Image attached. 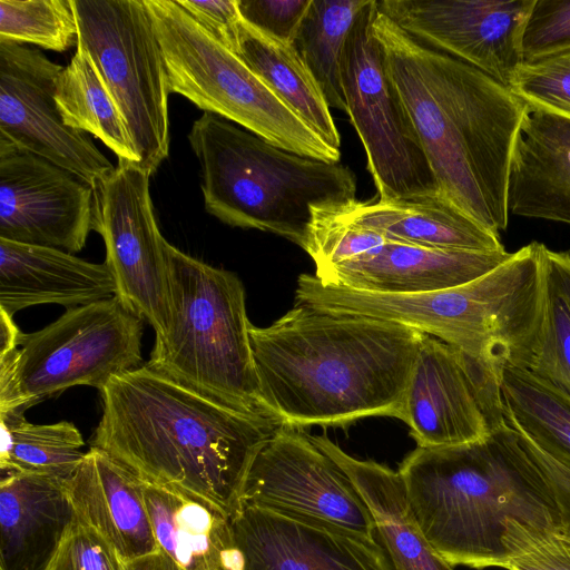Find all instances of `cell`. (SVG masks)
<instances>
[{
    "label": "cell",
    "instance_id": "obj_25",
    "mask_svg": "<svg viewBox=\"0 0 570 570\" xmlns=\"http://www.w3.org/2000/svg\"><path fill=\"white\" fill-rule=\"evenodd\" d=\"M145 501L159 550L184 570H239L232 517L177 488L146 482Z\"/></svg>",
    "mask_w": 570,
    "mask_h": 570
},
{
    "label": "cell",
    "instance_id": "obj_18",
    "mask_svg": "<svg viewBox=\"0 0 570 570\" xmlns=\"http://www.w3.org/2000/svg\"><path fill=\"white\" fill-rule=\"evenodd\" d=\"M239 570H394L377 539L239 505L232 517Z\"/></svg>",
    "mask_w": 570,
    "mask_h": 570
},
{
    "label": "cell",
    "instance_id": "obj_7",
    "mask_svg": "<svg viewBox=\"0 0 570 570\" xmlns=\"http://www.w3.org/2000/svg\"><path fill=\"white\" fill-rule=\"evenodd\" d=\"M160 45L169 91L301 156L340 161L228 47L177 0H144Z\"/></svg>",
    "mask_w": 570,
    "mask_h": 570
},
{
    "label": "cell",
    "instance_id": "obj_8",
    "mask_svg": "<svg viewBox=\"0 0 570 570\" xmlns=\"http://www.w3.org/2000/svg\"><path fill=\"white\" fill-rule=\"evenodd\" d=\"M142 318L117 296L67 308L53 323L0 348V413L24 411L76 385L99 391L141 366Z\"/></svg>",
    "mask_w": 570,
    "mask_h": 570
},
{
    "label": "cell",
    "instance_id": "obj_34",
    "mask_svg": "<svg viewBox=\"0 0 570 570\" xmlns=\"http://www.w3.org/2000/svg\"><path fill=\"white\" fill-rule=\"evenodd\" d=\"M524 370L570 399V312L548 276L541 323Z\"/></svg>",
    "mask_w": 570,
    "mask_h": 570
},
{
    "label": "cell",
    "instance_id": "obj_24",
    "mask_svg": "<svg viewBox=\"0 0 570 570\" xmlns=\"http://www.w3.org/2000/svg\"><path fill=\"white\" fill-rule=\"evenodd\" d=\"M342 209L351 223L377 232L389 242L451 250H504L500 235L439 193L397 199L376 196L343 205Z\"/></svg>",
    "mask_w": 570,
    "mask_h": 570
},
{
    "label": "cell",
    "instance_id": "obj_35",
    "mask_svg": "<svg viewBox=\"0 0 570 570\" xmlns=\"http://www.w3.org/2000/svg\"><path fill=\"white\" fill-rule=\"evenodd\" d=\"M510 89L525 104L570 120V50L523 62Z\"/></svg>",
    "mask_w": 570,
    "mask_h": 570
},
{
    "label": "cell",
    "instance_id": "obj_12",
    "mask_svg": "<svg viewBox=\"0 0 570 570\" xmlns=\"http://www.w3.org/2000/svg\"><path fill=\"white\" fill-rule=\"evenodd\" d=\"M151 174L139 164L118 159L96 188L97 228L116 295L147 321L163 340L171 324V295L166 239L161 236L149 191Z\"/></svg>",
    "mask_w": 570,
    "mask_h": 570
},
{
    "label": "cell",
    "instance_id": "obj_30",
    "mask_svg": "<svg viewBox=\"0 0 570 570\" xmlns=\"http://www.w3.org/2000/svg\"><path fill=\"white\" fill-rule=\"evenodd\" d=\"M367 0H311L292 46L330 107L346 112L342 60L347 36Z\"/></svg>",
    "mask_w": 570,
    "mask_h": 570
},
{
    "label": "cell",
    "instance_id": "obj_16",
    "mask_svg": "<svg viewBox=\"0 0 570 570\" xmlns=\"http://www.w3.org/2000/svg\"><path fill=\"white\" fill-rule=\"evenodd\" d=\"M97 228V196L72 173L0 139V238L80 252Z\"/></svg>",
    "mask_w": 570,
    "mask_h": 570
},
{
    "label": "cell",
    "instance_id": "obj_31",
    "mask_svg": "<svg viewBox=\"0 0 570 570\" xmlns=\"http://www.w3.org/2000/svg\"><path fill=\"white\" fill-rule=\"evenodd\" d=\"M507 423L546 452L570 462V399L529 371L507 366L501 373Z\"/></svg>",
    "mask_w": 570,
    "mask_h": 570
},
{
    "label": "cell",
    "instance_id": "obj_4",
    "mask_svg": "<svg viewBox=\"0 0 570 570\" xmlns=\"http://www.w3.org/2000/svg\"><path fill=\"white\" fill-rule=\"evenodd\" d=\"M420 530L452 567H501L510 520L559 534L552 489L507 421L484 440L420 448L399 466Z\"/></svg>",
    "mask_w": 570,
    "mask_h": 570
},
{
    "label": "cell",
    "instance_id": "obj_38",
    "mask_svg": "<svg viewBox=\"0 0 570 570\" xmlns=\"http://www.w3.org/2000/svg\"><path fill=\"white\" fill-rule=\"evenodd\" d=\"M567 50H570V0H535L523 32V62Z\"/></svg>",
    "mask_w": 570,
    "mask_h": 570
},
{
    "label": "cell",
    "instance_id": "obj_1",
    "mask_svg": "<svg viewBox=\"0 0 570 570\" xmlns=\"http://www.w3.org/2000/svg\"><path fill=\"white\" fill-rule=\"evenodd\" d=\"M374 33L415 128L439 194L499 235L527 104L487 73L432 49L379 7Z\"/></svg>",
    "mask_w": 570,
    "mask_h": 570
},
{
    "label": "cell",
    "instance_id": "obj_3",
    "mask_svg": "<svg viewBox=\"0 0 570 570\" xmlns=\"http://www.w3.org/2000/svg\"><path fill=\"white\" fill-rule=\"evenodd\" d=\"M91 439L145 482L198 495L230 517L249 465L278 428L236 412L147 364L100 391Z\"/></svg>",
    "mask_w": 570,
    "mask_h": 570
},
{
    "label": "cell",
    "instance_id": "obj_22",
    "mask_svg": "<svg viewBox=\"0 0 570 570\" xmlns=\"http://www.w3.org/2000/svg\"><path fill=\"white\" fill-rule=\"evenodd\" d=\"M75 519L66 480L1 474L0 570H47Z\"/></svg>",
    "mask_w": 570,
    "mask_h": 570
},
{
    "label": "cell",
    "instance_id": "obj_29",
    "mask_svg": "<svg viewBox=\"0 0 570 570\" xmlns=\"http://www.w3.org/2000/svg\"><path fill=\"white\" fill-rule=\"evenodd\" d=\"M55 100L68 127L97 137L118 159L138 164L120 112L96 69L79 49L58 76Z\"/></svg>",
    "mask_w": 570,
    "mask_h": 570
},
{
    "label": "cell",
    "instance_id": "obj_39",
    "mask_svg": "<svg viewBox=\"0 0 570 570\" xmlns=\"http://www.w3.org/2000/svg\"><path fill=\"white\" fill-rule=\"evenodd\" d=\"M243 21L267 37L292 43L311 0H237Z\"/></svg>",
    "mask_w": 570,
    "mask_h": 570
},
{
    "label": "cell",
    "instance_id": "obj_42",
    "mask_svg": "<svg viewBox=\"0 0 570 570\" xmlns=\"http://www.w3.org/2000/svg\"><path fill=\"white\" fill-rule=\"evenodd\" d=\"M548 281L563 299L570 312V250L543 249Z\"/></svg>",
    "mask_w": 570,
    "mask_h": 570
},
{
    "label": "cell",
    "instance_id": "obj_6",
    "mask_svg": "<svg viewBox=\"0 0 570 570\" xmlns=\"http://www.w3.org/2000/svg\"><path fill=\"white\" fill-rule=\"evenodd\" d=\"M165 247L171 324L146 364L236 412L282 426L261 396L242 281L168 242Z\"/></svg>",
    "mask_w": 570,
    "mask_h": 570
},
{
    "label": "cell",
    "instance_id": "obj_23",
    "mask_svg": "<svg viewBox=\"0 0 570 570\" xmlns=\"http://www.w3.org/2000/svg\"><path fill=\"white\" fill-rule=\"evenodd\" d=\"M508 205L513 215L570 224V120L527 104Z\"/></svg>",
    "mask_w": 570,
    "mask_h": 570
},
{
    "label": "cell",
    "instance_id": "obj_28",
    "mask_svg": "<svg viewBox=\"0 0 570 570\" xmlns=\"http://www.w3.org/2000/svg\"><path fill=\"white\" fill-rule=\"evenodd\" d=\"M24 411L0 413L1 474H38L67 480L82 461L85 441L68 421L33 424Z\"/></svg>",
    "mask_w": 570,
    "mask_h": 570
},
{
    "label": "cell",
    "instance_id": "obj_15",
    "mask_svg": "<svg viewBox=\"0 0 570 570\" xmlns=\"http://www.w3.org/2000/svg\"><path fill=\"white\" fill-rule=\"evenodd\" d=\"M62 69L38 49L0 40V139L96 188L115 167L86 132L63 122L55 100Z\"/></svg>",
    "mask_w": 570,
    "mask_h": 570
},
{
    "label": "cell",
    "instance_id": "obj_11",
    "mask_svg": "<svg viewBox=\"0 0 570 570\" xmlns=\"http://www.w3.org/2000/svg\"><path fill=\"white\" fill-rule=\"evenodd\" d=\"M242 504L376 539L372 513L350 476L299 429L282 425L262 445Z\"/></svg>",
    "mask_w": 570,
    "mask_h": 570
},
{
    "label": "cell",
    "instance_id": "obj_21",
    "mask_svg": "<svg viewBox=\"0 0 570 570\" xmlns=\"http://www.w3.org/2000/svg\"><path fill=\"white\" fill-rule=\"evenodd\" d=\"M116 295L106 262H87L59 248L0 238V309L13 316L40 304L77 307Z\"/></svg>",
    "mask_w": 570,
    "mask_h": 570
},
{
    "label": "cell",
    "instance_id": "obj_14",
    "mask_svg": "<svg viewBox=\"0 0 570 570\" xmlns=\"http://www.w3.org/2000/svg\"><path fill=\"white\" fill-rule=\"evenodd\" d=\"M295 298V304L318 311L409 326L473 358L483 355L501 321L499 295L485 276L442 291L381 294L326 285L315 275L302 274Z\"/></svg>",
    "mask_w": 570,
    "mask_h": 570
},
{
    "label": "cell",
    "instance_id": "obj_10",
    "mask_svg": "<svg viewBox=\"0 0 570 570\" xmlns=\"http://www.w3.org/2000/svg\"><path fill=\"white\" fill-rule=\"evenodd\" d=\"M377 10L379 1L367 0L347 36L342 60L346 114L365 149L379 198L436 194L433 173L374 33Z\"/></svg>",
    "mask_w": 570,
    "mask_h": 570
},
{
    "label": "cell",
    "instance_id": "obj_41",
    "mask_svg": "<svg viewBox=\"0 0 570 570\" xmlns=\"http://www.w3.org/2000/svg\"><path fill=\"white\" fill-rule=\"evenodd\" d=\"M217 40L229 48L236 24L242 20L237 0H177Z\"/></svg>",
    "mask_w": 570,
    "mask_h": 570
},
{
    "label": "cell",
    "instance_id": "obj_26",
    "mask_svg": "<svg viewBox=\"0 0 570 570\" xmlns=\"http://www.w3.org/2000/svg\"><path fill=\"white\" fill-rule=\"evenodd\" d=\"M309 438L356 487L372 513L376 534L394 570H453L420 530L399 471L373 460L353 458L325 434Z\"/></svg>",
    "mask_w": 570,
    "mask_h": 570
},
{
    "label": "cell",
    "instance_id": "obj_32",
    "mask_svg": "<svg viewBox=\"0 0 570 570\" xmlns=\"http://www.w3.org/2000/svg\"><path fill=\"white\" fill-rule=\"evenodd\" d=\"M0 40L58 52L77 46L72 0H0Z\"/></svg>",
    "mask_w": 570,
    "mask_h": 570
},
{
    "label": "cell",
    "instance_id": "obj_17",
    "mask_svg": "<svg viewBox=\"0 0 570 570\" xmlns=\"http://www.w3.org/2000/svg\"><path fill=\"white\" fill-rule=\"evenodd\" d=\"M535 0H384L380 10L420 42L510 85L523 63Z\"/></svg>",
    "mask_w": 570,
    "mask_h": 570
},
{
    "label": "cell",
    "instance_id": "obj_13",
    "mask_svg": "<svg viewBox=\"0 0 570 570\" xmlns=\"http://www.w3.org/2000/svg\"><path fill=\"white\" fill-rule=\"evenodd\" d=\"M402 421L420 448L484 440L505 423L501 374L424 334L407 384Z\"/></svg>",
    "mask_w": 570,
    "mask_h": 570
},
{
    "label": "cell",
    "instance_id": "obj_20",
    "mask_svg": "<svg viewBox=\"0 0 570 570\" xmlns=\"http://www.w3.org/2000/svg\"><path fill=\"white\" fill-rule=\"evenodd\" d=\"M145 485L137 474L94 446L66 480L76 518L101 533L126 563L159 551Z\"/></svg>",
    "mask_w": 570,
    "mask_h": 570
},
{
    "label": "cell",
    "instance_id": "obj_33",
    "mask_svg": "<svg viewBox=\"0 0 570 570\" xmlns=\"http://www.w3.org/2000/svg\"><path fill=\"white\" fill-rule=\"evenodd\" d=\"M342 205L313 206L304 250L316 271L350 261L389 242L382 234L351 223Z\"/></svg>",
    "mask_w": 570,
    "mask_h": 570
},
{
    "label": "cell",
    "instance_id": "obj_37",
    "mask_svg": "<svg viewBox=\"0 0 570 570\" xmlns=\"http://www.w3.org/2000/svg\"><path fill=\"white\" fill-rule=\"evenodd\" d=\"M126 562L95 528L77 518L47 570H125Z\"/></svg>",
    "mask_w": 570,
    "mask_h": 570
},
{
    "label": "cell",
    "instance_id": "obj_5",
    "mask_svg": "<svg viewBox=\"0 0 570 570\" xmlns=\"http://www.w3.org/2000/svg\"><path fill=\"white\" fill-rule=\"evenodd\" d=\"M188 141L205 208L229 226L273 233L304 249L313 206L356 200L348 166L288 151L213 112L194 121Z\"/></svg>",
    "mask_w": 570,
    "mask_h": 570
},
{
    "label": "cell",
    "instance_id": "obj_36",
    "mask_svg": "<svg viewBox=\"0 0 570 570\" xmlns=\"http://www.w3.org/2000/svg\"><path fill=\"white\" fill-rule=\"evenodd\" d=\"M503 543L507 570H570V543L558 534L510 520Z\"/></svg>",
    "mask_w": 570,
    "mask_h": 570
},
{
    "label": "cell",
    "instance_id": "obj_43",
    "mask_svg": "<svg viewBox=\"0 0 570 570\" xmlns=\"http://www.w3.org/2000/svg\"><path fill=\"white\" fill-rule=\"evenodd\" d=\"M125 570H184L169 556L159 550L155 553L131 560Z\"/></svg>",
    "mask_w": 570,
    "mask_h": 570
},
{
    "label": "cell",
    "instance_id": "obj_9",
    "mask_svg": "<svg viewBox=\"0 0 570 570\" xmlns=\"http://www.w3.org/2000/svg\"><path fill=\"white\" fill-rule=\"evenodd\" d=\"M79 49L127 128L138 164L151 175L169 153L163 51L144 0H72Z\"/></svg>",
    "mask_w": 570,
    "mask_h": 570
},
{
    "label": "cell",
    "instance_id": "obj_2",
    "mask_svg": "<svg viewBox=\"0 0 570 570\" xmlns=\"http://www.w3.org/2000/svg\"><path fill=\"white\" fill-rule=\"evenodd\" d=\"M248 332L262 400L281 425L403 419L423 333L302 304L267 327L250 323Z\"/></svg>",
    "mask_w": 570,
    "mask_h": 570
},
{
    "label": "cell",
    "instance_id": "obj_19",
    "mask_svg": "<svg viewBox=\"0 0 570 570\" xmlns=\"http://www.w3.org/2000/svg\"><path fill=\"white\" fill-rule=\"evenodd\" d=\"M511 256L504 250L428 248L386 242L350 261L318 269L326 285L381 294H419L458 287L494 269Z\"/></svg>",
    "mask_w": 570,
    "mask_h": 570
},
{
    "label": "cell",
    "instance_id": "obj_40",
    "mask_svg": "<svg viewBox=\"0 0 570 570\" xmlns=\"http://www.w3.org/2000/svg\"><path fill=\"white\" fill-rule=\"evenodd\" d=\"M515 432L552 489L560 513L558 535L570 543V462L546 452L522 432Z\"/></svg>",
    "mask_w": 570,
    "mask_h": 570
},
{
    "label": "cell",
    "instance_id": "obj_27",
    "mask_svg": "<svg viewBox=\"0 0 570 570\" xmlns=\"http://www.w3.org/2000/svg\"><path fill=\"white\" fill-rule=\"evenodd\" d=\"M229 49L326 145L341 151L330 106L292 43L267 37L240 20Z\"/></svg>",
    "mask_w": 570,
    "mask_h": 570
}]
</instances>
